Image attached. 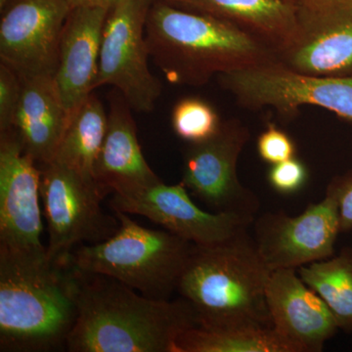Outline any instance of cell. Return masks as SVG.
Listing matches in <instances>:
<instances>
[{"mask_svg": "<svg viewBox=\"0 0 352 352\" xmlns=\"http://www.w3.org/2000/svg\"><path fill=\"white\" fill-rule=\"evenodd\" d=\"M78 270L71 254L0 249V351L67 349L78 319Z\"/></svg>", "mask_w": 352, "mask_h": 352, "instance_id": "cell-1", "label": "cell"}, {"mask_svg": "<svg viewBox=\"0 0 352 352\" xmlns=\"http://www.w3.org/2000/svg\"><path fill=\"white\" fill-rule=\"evenodd\" d=\"M78 307L69 352H175L178 337L199 327L183 298H147L115 278L80 270Z\"/></svg>", "mask_w": 352, "mask_h": 352, "instance_id": "cell-2", "label": "cell"}, {"mask_svg": "<svg viewBox=\"0 0 352 352\" xmlns=\"http://www.w3.org/2000/svg\"><path fill=\"white\" fill-rule=\"evenodd\" d=\"M145 38L168 82L201 87L220 74L276 62L258 38L226 20L154 0L148 9Z\"/></svg>", "mask_w": 352, "mask_h": 352, "instance_id": "cell-3", "label": "cell"}, {"mask_svg": "<svg viewBox=\"0 0 352 352\" xmlns=\"http://www.w3.org/2000/svg\"><path fill=\"white\" fill-rule=\"evenodd\" d=\"M270 274L247 228L219 244L194 245L177 291L205 330L272 328L266 302Z\"/></svg>", "mask_w": 352, "mask_h": 352, "instance_id": "cell-4", "label": "cell"}, {"mask_svg": "<svg viewBox=\"0 0 352 352\" xmlns=\"http://www.w3.org/2000/svg\"><path fill=\"white\" fill-rule=\"evenodd\" d=\"M113 212L120 220L118 232L104 242L76 248L71 254L74 264L85 272L115 278L147 298L170 300L195 244Z\"/></svg>", "mask_w": 352, "mask_h": 352, "instance_id": "cell-5", "label": "cell"}, {"mask_svg": "<svg viewBox=\"0 0 352 352\" xmlns=\"http://www.w3.org/2000/svg\"><path fill=\"white\" fill-rule=\"evenodd\" d=\"M217 80L241 107H270L280 117L291 120L302 106H317L352 124V73L340 76L305 75L276 61L220 74Z\"/></svg>", "mask_w": 352, "mask_h": 352, "instance_id": "cell-6", "label": "cell"}, {"mask_svg": "<svg viewBox=\"0 0 352 352\" xmlns=\"http://www.w3.org/2000/svg\"><path fill=\"white\" fill-rule=\"evenodd\" d=\"M39 168L48 258H63L80 245L104 242L118 232L120 220L102 210L106 195L95 180L54 161Z\"/></svg>", "mask_w": 352, "mask_h": 352, "instance_id": "cell-7", "label": "cell"}, {"mask_svg": "<svg viewBox=\"0 0 352 352\" xmlns=\"http://www.w3.org/2000/svg\"><path fill=\"white\" fill-rule=\"evenodd\" d=\"M249 127L240 120L222 122L212 138L189 144L183 155V186L214 212L254 222L259 210L256 194L241 183L237 164L250 140Z\"/></svg>", "mask_w": 352, "mask_h": 352, "instance_id": "cell-8", "label": "cell"}, {"mask_svg": "<svg viewBox=\"0 0 352 352\" xmlns=\"http://www.w3.org/2000/svg\"><path fill=\"white\" fill-rule=\"evenodd\" d=\"M154 0H122L110 9L102 36L96 88L113 85L132 110L151 113L162 82L150 71L145 38L148 9Z\"/></svg>", "mask_w": 352, "mask_h": 352, "instance_id": "cell-9", "label": "cell"}, {"mask_svg": "<svg viewBox=\"0 0 352 352\" xmlns=\"http://www.w3.org/2000/svg\"><path fill=\"white\" fill-rule=\"evenodd\" d=\"M259 254L271 272L296 270L335 254L340 233L339 208L335 197L326 193L302 214L291 217L268 212L252 222Z\"/></svg>", "mask_w": 352, "mask_h": 352, "instance_id": "cell-10", "label": "cell"}, {"mask_svg": "<svg viewBox=\"0 0 352 352\" xmlns=\"http://www.w3.org/2000/svg\"><path fill=\"white\" fill-rule=\"evenodd\" d=\"M38 163L15 129L0 132V249L43 252Z\"/></svg>", "mask_w": 352, "mask_h": 352, "instance_id": "cell-11", "label": "cell"}, {"mask_svg": "<svg viewBox=\"0 0 352 352\" xmlns=\"http://www.w3.org/2000/svg\"><path fill=\"white\" fill-rule=\"evenodd\" d=\"M110 206L113 210L147 217L198 245L219 244L252 224L236 215L201 210L182 183L160 182L129 195L113 194Z\"/></svg>", "mask_w": 352, "mask_h": 352, "instance_id": "cell-12", "label": "cell"}, {"mask_svg": "<svg viewBox=\"0 0 352 352\" xmlns=\"http://www.w3.org/2000/svg\"><path fill=\"white\" fill-rule=\"evenodd\" d=\"M72 7L67 0H19L0 23V58L19 75L56 72L58 51Z\"/></svg>", "mask_w": 352, "mask_h": 352, "instance_id": "cell-13", "label": "cell"}, {"mask_svg": "<svg viewBox=\"0 0 352 352\" xmlns=\"http://www.w3.org/2000/svg\"><path fill=\"white\" fill-rule=\"evenodd\" d=\"M279 63L296 73L340 76L352 73V4L320 11L300 8L295 41L278 53Z\"/></svg>", "mask_w": 352, "mask_h": 352, "instance_id": "cell-14", "label": "cell"}, {"mask_svg": "<svg viewBox=\"0 0 352 352\" xmlns=\"http://www.w3.org/2000/svg\"><path fill=\"white\" fill-rule=\"evenodd\" d=\"M266 302L272 326L300 352H320L340 330L320 296L303 282L296 270L271 272Z\"/></svg>", "mask_w": 352, "mask_h": 352, "instance_id": "cell-15", "label": "cell"}, {"mask_svg": "<svg viewBox=\"0 0 352 352\" xmlns=\"http://www.w3.org/2000/svg\"><path fill=\"white\" fill-rule=\"evenodd\" d=\"M109 11L103 6L76 7L65 23L54 76L69 120L96 88Z\"/></svg>", "mask_w": 352, "mask_h": 352, "instance_id": "cell-16", "label": "cell"}, {"mask_svg": "<svg viewBox=\"0 0 352 352\" xmlns=\"http://www.w3.org/2000/svg\"><path fill=\"white\" fill-rule=\"evenodd\" d=\"M131 107L124 97H113L108 127L94 166L103 193L129 195L162 182L146 161Z\"/></svg>", "mask_w": 352, "mask_h": 352, "instance_id": "cell-17", "label": "cell"}, {"mask_svg": "<svg viewBox=\"0 0 352 352\" xmlns=\"http://www.w3.org/2000/svg\"><path fill=\"white\" fill-rule=\"evenodd\" d=\"M22 96L14 129L25 152L41 164L54 159L69 117L53 74L20 75Z\"/></svg>", "mask_w": 352, "mask_h": 352, "instance_id": "cell-18", "label": "cell"}, {"mask_svg": "<svg viewBox=\"0 0 352 352\" xmlns=\"http://www.w3.org/2000/svg\"><path fill=\"white\" fill-rule=\"evenodd\" d=\"M226 20L278 53L298 34L300 7L294 0H163Z\"/></svg>", "mask_w": 352, "mask_h": 352, "instance_id": "cell-19", "label": "cell"}, {"mask_svg": "<svg viewBox=\"0 0 352 352\" xmlns=\"http://www.w3.org/2000/svg\"><path fill=\"white\" fill-rule=\"evenodd\" d=\"M107 127L108 115L103 104L95 95H90L69 119L52 161L95 180V163Z\"/></svg>", "mask_w": 352, "mask_h": 352, "instance_id": "cell-20", "label": "cell"}, {"mask_svg": "<svg viewBox=\"0 0 352 352\" xmlns=\"http://www.w3.org/2000/svg\"><path fill=\"white\" fill-rule=\"evenodd\" d=\"M175 352H300L274 328L226 330L188 329L178 337Z\"/></svg>", "mask_w": 352, "mask_h": 352, "instance_id": "cell-21", "label": "cell"}, {"mask_svg": "<svg viewBox=\"0 0 352 352\" xmlns=\"http://www.w3.org/2000/svg\"><path fill=\"white\" fill-rule=\"evenodd\" d=\"M298 275L332 312L340 330L352 333V247L298 268Z\"/></svg>", "mask_w": 352, "mask_h": 352, "instance_id": "cell-22", "label": "cell"}, {"mask_svg": "<svg viewBox=\"0 0 352 352\" xmlns=\"http://www.w3.org/2000/svg\"><path fill=\"white\" fill-rule=\"evenodd\" d=\"M214 106L199 97H185L177 102L171 113V126L178 138L189 144L212 138L221 126Z\"/></svg>", "mask_w": 352, "mask_h": 352, "instance_id": "cell-23", "label": "cell"}, {"mask_svg": "<svg viewBox=\"0 0 352 352\" xmlns=\"http://www.w3.org/2000/svg\"><path fill=\"white\" fill-rule=\"evenodd\" d=\"M22 96V78L8 65H0V132L14 129Z\"/></svg>", "mask_w": 352, "mask_h": 352, "instance_id": "cell-24", "label": "cell"}, {"mask_svg": "<svg viewBox=\"0 0 352 352\" xmlns=\"http://www.w3.org/2000/svg\"><path fill=\"white\" fill-rule=\"evenodd\" d=\"M256 149L261 159L270 164L281 163L296 155L293 139L273 122H268L265 131L259 134Z\"/></svg>", "mask_w": 352, "mask_h": 352, "instance_id": "cell-25", "label": "cell"}, {"mask_svg": "<svg viewBox=\"0 0 352 352\" xmlns=\"http://www.w3.org/2000/svg\"><path fill=\"white\" fill-rule=\"evenodd\" d=\"M307 166L298 157L271 164L267 180L275 191L284 195L295 194L305 186L307 182Z\"/></svg>", "mask_w": 352, "mask_h": 352, "instance_id": "cell-26", "label": "cell"}, {"mask_svg": "<svg viewBox=\"0 0 352 352\" xmlns=\"http://www.w3.org/2000/svg\"><path fill=\"white\" fill-rule=\"evenodd\" d=\"M326 193L335 197L339 208L340 233L352 231V170L335 176L329 183Z\"/></svg>", "mask_w": 352, "mask_h": 352, "instance_id": "cell-27", "label": "cell"}, {"mask_svg": "<svg viewBox=\"0 0 352 352\" xmlns=\"http://www.w3.org/2000/svg\"><path fill=\"white\" fill-rule=\"evenodd\" d=\"M302 10L320 11L346 3L347 0H294Z\"/></svg>", "mask_w": 352, "mask_h": 352, "instance_id": "cell-28", "label": "cell"}, {"mask_svg": "<svg viewBox=\"0 0 352 352\" xmlns=\"http://www.w3.org/2000/svg\"><path fill=\"white\" fill-rule=\"evenodd\" d=\"M72 9L80 6H103L112 8L122 0H67Z\"/></svg>", "mask_w": 352, "mask_h": 352, "instance_id": "cell-29", "label": "cell"}, {"mask_svg": "<svg viewBox=\"0 0 352 352\" xmlns=\"http://www.w3.org/2000/svg\"><path fill=\"white\" fill-rule=\"evenodd\" d=\"M9 1H10V0H0V9L3 10L4 7H6L7 4L9 3Z\"/></svg>", "mask_w": 352, "mask_h": 352, "instance_id": "cell-30", "label": "cell"}, {"mask_svg": "<svg viewBox=\"0 0 352 352\" xmlns=\"http://www.w3.org/2000/svg\"><path fill=\"white\" fill-rule=\"evenodd\" d=\"M347 1L349 2V3H351L352 4V0H347Z\"/></svg>", "mask_w": 352, "mask_h": 352, "instance_id": "cell-31", "label": "cell"}]
</instances>
